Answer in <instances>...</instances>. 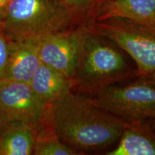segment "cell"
Segmentation results:
<instances>
[{
	"label": "cell",
	"mask_w": 155,
	"mask_h": 155,
	"mask_svg": "<svg viewBox=\"0 0 155 155\" xmlns=\"http://www.w3.org/2000/svg\"><path fill=\"white\" fill-rule=\"evenodd\" d=\"M126 124L94 96L74 92L48 106L42 124L79 154L116 144Z\"/></svg>",
	"instance_id": "1"
},
{
	"label": "cell",
	"mask_w": 155,
	"mask_h": 155,
	"mask_svg": "<svg viewBox=\"0 0 155 155\" xmlns=\"http://www.w3.org/2000/svg\"><path fill=\"white\" fill-rule=\"evenodd\" d=\"M137 68L127 53L108 38L85 32L74 72L73 92L94 96L103 89L136 78Z\"/></svg>",
	"instance_id": "2"
},
{
	"label": "cell",
	"mask_w": 155,
	"mask_h": 155,
	"mask_svg": "<svg viewBox=\"0 0 155 155\" xmlns=\"http://www.w3.org/2000/svg\"><path fill=\"white\" fill-rule=\"evenodd\" d=\"M78 26L72 15L57 0H13L2 30L12 40H37Z\"/></svg>",
	"instance_id": "3"
},
{
	"label": "cell",
	"mask_w": 155,
	"mask_h": 155,
	"mask_svg": "<svg viewBox=\"0 0 155 155\" xmlns=\"http://www.w3.org/2000/svg\"><path fill=\"white\" fill-rule=\"evenodd\" d=\"M85 25L88 30L111 40L130 57L137 68L136 78L155 71V29L120 17Z\"/></svg>",
	"instance_id": "4"
},
{
	"label": "cell",
	"mask_w": 155,
	"mask_h": 155,
	"mask_svg": "<svg viewBox=\"0 0 155 155\" xmlns=\"http://www.w3.org/2000/svg\"><path fill=\"white\" fill-rule=\"evenodd\" d=\"M103 89L94 97L125 122L155 119V86L141 78Z\"/></svg>",
	"instance_id": "5"
},
{
	"label": "cell",
	"mask_w": 155,
	"mask_h": 155,
	"mask_svg": "<svg viewBox=\"0 0 155 155\" xmlns=\"http://www.w3.org/2000/svg\"><path fill=\"white\" fill-rule=\"evenodd\" d=\"M48 108L29 83L0 80V116L5 121L42 124Z\"/></svg>",
	"instance_id": "6"
},
{
	"label": "cell",
	"mask_w": 155,
	"mask_h": 155,
	"mask_svg": "<svg viewBox=\"0 0 155 155\" xmlns=\"http://www.w3.org/2000/svg\"><path fill=\"white\" fill-rule=\"evenodd\" d=\"M84 32L85 25H81L37 40L40 62L71 79Z\"/></svg>",
	"instance_id": "7"
},
{
	"label": "cell",
	"mask_w": 155,
	"mask_h": 155,
	"mask_svg": "<svg viewBox=\"0 0 155 155\" xmlns=\"http://www.w3.org/2000/svg\"><path fill=\"white\" fill-rule=\"evenodd\" d=\"M40 63L37 40L11 39L8 61L3 79L30 83Z\"/></svg>",
	"instance_id": "8"
},
{
	"label": "cell",
	"mask_w": 155,
	"mask_h": 155,
	"mask_svg": "<svg viewBox=\"0 0 155 155\" xmlns=\"http://www.w3.org/2000/svg\"><path fill=\"white\" fill-rule=\"evenodd\" d=\"M106 155H155V131L147 121L127 122L116 147Z\"/></svg>",
	"instance_id": "9"
},
{
	"label": "cell",
	"mask_w": 155,
	"mask_h": 155,
	"mask_svg": "<svg viewBox=\"0 0 155 155\" xmlns=\"http://www.w3.org/2000/svg\"><path fill=\"white\" fill-rule=\"evenodd\" d=\"M29 84L38 98L48 106L73 92L71 78L41 62Z\"/></svg>",
	"instance_id": "10"
},
{
	"label": "cell",
	"mask_w": 155,
	"mask_h": 155,
	"mask_svg": "<svg viewBox=\"0 0 155 155\" xmlns=\"http://www.w3.org/2000/svg\"><path fill=\"white\" fill-rule=\"evenodd\" d=\"M42 124L4 122L0 129V155H31Z\"/></svg>",
	"instance_id": "11"
},
{
	"label": "cell",
	"mask_w": 155,
	"mask_h": 155,
	"mask_svg": "<svg viewBox=\"0 0 155 155\" xmlns=\"http://www.w3.org/2000/svg\"><path fill=\"white\" fill-rule=\"evenodd\" d=\"M112 17L130 19L155 29V0H113L102 9L95 20Z\"/></svg>",
	"instance_id": "12"
},
{
	"label": "cell",
	"mask_w": 155,
	"mask_h": 155,
	"mask_svg": "<svg viewBox=\"0 0 155 155\" xmlns=\"http://www.w3.org/2000/svg\"><path fill=\"white\" fill-rule=\"evenodd\" d=\"M34 155H78L73 149L68 146L55 133L42 125L35 143Z\"/></svg>",
	"instance_id": "13"
},
{
	"label": "cell",
	"mask_w": 155,
	"mask_h": 155,
	"mask_svg": "<svg viewBox=\"0 0 155 155\" xmlns=\"http://www.w3.org/2000/svg\"><path fill=\"white\" fill-rule=\"evenodd\" d=\"M113 0H63L78 25L94 21L105 6Z\"/></svg>",
	"instance_id": "14"
},
{
	"label": "cell",
	"mask_w": 155,
	"mask_h": 155,
	"mask_svg": "<svg viewBox=\"0 0 155 155\" xmlns=\"http://www.w3.org/2000/svg\"><path fill=\"white\" fill-rule=\"evenodd\" d=\"M10 42L11 38L3 30H0V80H2L5 75Z\"/></svg>",
	"instance_id": "15"
},
{
	"label": "cell",
	"mask_w": 155,
	"mask_h": 155,
	"mask_svg": "<svg viewBox=\"0 0 155 155\" xmlns=\"http://www.w3.org/2000/svg\"><path fill=\"white\" fill-rule=\"evenodd\" d=\"M12 1L13 0H0V30H2V25L7 12Z\"/></svg>",
	"instance_id": "16"
},
{
	"label": "cell",
	"mask_w": 155,
	"mask_h": 155,
	"mask_svg": "<svg viewBox=\"0 0 155 155\" xmlns=\"http://www.w3.org/2000/svg\"><path fill=\"white\" fill-rule=\"evenodd\" d=\"M140 78H144V80L148 81L149 83H150L151 84H152L153 86H155V71L152 73H150V74H148L145 75V76L140 77Z\"/></svg>",
	"instance_id": "17"
},
{
	"label": "cell",
	"mask_w": 155,
	"mask_h": 155,
	"mask_svg": "<svg viewBox=\"0 0 155 155\" xmlns=\"http://www.w3.org/2000/svg\"><path fill=\"white\" fill-rule=\"evenodd\" d=\"M147 121L148 122V124H150L151 128H152L153 130L155 131V119L147 120Z\"/></svg>",
	"instance_id": "18"
},
{
	"label": "cell",
	"mask_w": 155,
	"mask_h": 155,
	"mask_svg": "<svg viewBox=\"0 0 155 155\" xmlns=\"http://www.w3.org/2000/svg\"><path fill=\"white\" fill-rule=\"evenodd\" d=\"M4 122H5V120H4V119H2V118L1 116H0V129H1L2 127Z\"/></svg>",
	"instance_id": "19"
},
{
	"label": "cell",
	"mask_w": 155,
	"mask_h": 155,
	"mask_svg": "<svg viewBox=\"0 0 155 155\" xmlns=\"http://www.w3.org/2000/svg\"><path fill=\"white\" fill-rule=\"evenodd\" d=\"M57 1H58V2H63V0H57Z\"/></svg>",
	"instance_id": "20"
}]
</instances>
